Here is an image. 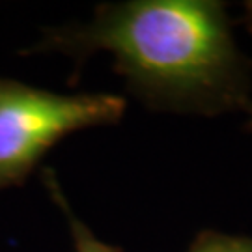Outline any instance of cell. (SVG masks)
Returning a JSON list of instances; mask_svg holds the SVG:
<instances>
[{"instance_id":"obj_1","label":"cell","mask_w":252,"mask_h":252,"mask_svg":"<svg viewBox=\"0 0 252 252\" xmlns=\"http://www.w3.org/2000/svg\"><path fill=\"white\" fill-rule=\"evenodd\" d=\"M67 54H112L116 71L146 107L217 116L251 107V62L219 0H127L103 4L88 25L56 30Z\"/></svg>"},{"instance_id":"obj_4","label":"cell","mask_w":252,"mask_h":252,"mask_svg":"<svg viewBox=\"0 0 252 252\" xmlns=\"http://www.w3.org/2000/svg\"><path fill=\"white\" fill-rule=\"evenodd\" d=\"M187 252H252V237L202 230Z\"/></svg>"},{"instance_id":"obj_6","label":"cell","mask_w":252,"mask_h":252,"mask_svg":"<svg viewBox=\"0 0 252 252\" xmlns=\"http://www.w3.org/2000/svg\"><path fill=\"white\" fill-rule=\"evenodd\" d=\"M247 112H249V122H247V129H249V131L252 133V105L249 107V110H247Z\"/></svg>"},{"instance_id":"obj_5","label":"cell","mask_w":252,"mask_h":252,"mask_svg":"<svg viewBox=\"0 0 252 252\" xmlns=\"http://www.w3.org/2000/svg\"><path fill=\"white\" fill-rule=\"evenodd\" d=\"M245 25L252 32V2L245 4Z\"/></svg>"},{"instance_id":"obj_3","label":"cell","mask_w":252,"mask_h":252,"mask_svg":"<svg viewBox=\"0 0 252 252\" xmlns=\"http://www.w3.org/2000/svg\"><path fill=\"white\" fill-rule=\"evenodd\" d=\"M43 178H45V187L49 190V194H51V198H53V202L56 206L60 207L62 215L65 217V222L69 226L73 251L75 252H122L118 247L108 245L103 239H99L90 230V226L86 224V222H82L81 219H79V215L73 211L67 196L63 194L62 187H60V183H58L53 170H45Z\"/></svg>"},{"instance_id":"obj_2","label":"cell","mask_w":252,"mask_h":252,"mask_svg":"<svg viewBox=\"0 0 252 252\" xmlns=\"http://www.w3.org/2000/svg\"><path fill=\"white\" fill-rule=\"evenodd\" d=\"M116 94H56L0 77V190L19 185L63 136L122 120Z\"/></svg>"}]
</instances>
